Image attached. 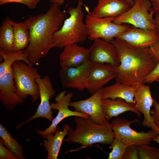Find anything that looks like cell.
I'll use <instances>...</instances> for the list:
<instances>
[{"label": "cell", "mask_w": 159, "mask_h": 159, "mask_svg": "<svg viewBox=\"0 0 159 159\" xmlns=\"http://www.w3.org/2000/svg\"><path fill=\"white\" fill-rule=\"evenodd\" d=\"M110 42L117 49L120 62L116 67L115 82L130 85L143 83L158 62L150 47H136L116 38Z\"/></svg>", "instance_id": "cell-1"}, {"label": "cell", "mask_w": 159, "mask_h": 159, "mask_svg": "<svg viewBox=\"0 0 159 159\" xmlns=\"http://www.w3.org/2000/svg\"><path fill=\"white\" fill-rule=\"evenodd\" d=\"M59 6L52 4L46 13L39 14L29 28V43L24 51L32 65L38 64L40 60L55 47L53 35L62 27L65 17Z\"/></svg>", "instance_id": "cell-2"}, {"label": "cell", "mask_w": 159, "mask_h": 159, "mask_svg": "<svg viewBox=\"0 0 159 159\" xmlns=\"http://www.w3.org/2000/svg\"><path fill=\"white\" fill-rule=\"evenodd\" d=\"M75 129L71 128L64 141L69 144L78 143L83 147L96 143L110 145L115 138L111 124L101 125L92 122L89 118L75 116Z\"/></svg>", "instance_id": "cell-3"}, {"label": "cell", "mask_w": 159, "mask_h": 159, "mask_svg": "<svg viewBox=\"0 0 159 159\" xmlns=\"http://www.w3.org/2000/svg\"><path fill=\"white\" fill-rule=\"evenodd\" d=\"M82 0H78L76 7L67 10L69 16L64 20L61 28L54 33L53 41L55 47L62 49L65 46L85 41L88 37L87 27L83 21Z\"/></svg>", "instance_id": "cell-4"}, {"label": "cell", "mask_w": 159, "mask_h": 159, "mask_svg": "<svg viewBox=\"0 0 159 159\" xmlns=\"http://www.w3.org/2000/svg\"><path fill=\"white\" fill-rule=\"evenodd\" d=\"M16 91L23 100L31 96L32 103L40 98V93L36 80L41 77L38 69L21 60L15 62L12 66Z\"/></svg>", "instance_id": "cell-5"}, {"label": "cell", "mask_w": 159, "mask_h": 159, "mask_svg": "<svg viewBox=\"0 0 159 159\" xmlns=\"http://www.w3.org/2000/svg\"><path fill=\"white\" fill-rule=\"evenodd\" d=\"M85 6L87 13L85 23L87 30V38L90 40L100 38L110 42L130 26L125 24L115 23L113 22L115 18L96 17L92 14L88 7Z\"/></svg>", "instance_id": "cell-6"}, {"label": "cell", "mask_w": 159, "mask_h": 159, "mask_svg": "<svg viewBox=\"0 0 159 159\" xmlns=\"http://www.w3.org/2000/svg\"><path fill=\"white\" fill-rule=\"evenodd\" d=\"M139 121L138 119L130 121L126 119L120 117L112 120L110 124L115 138L127 146L150 145L153 139L158 134L152 129L146 132L143 131L139 132L131 127V124L139 123Z\"/></svg>", "instance_id": "cell-7"}, {"label": "cell", "mask_w": 159, "mask_h": 159, "mask_svg": "<svg viewBox=\"0 0 159 159\" xmlns=\"http://www.w3.org/2000/svg\"><path fill=\"white\" fill-rule=\"evenodd\" d=\"M134 4L128 10L115 18L113 22L117 24H127L135 27L154 30L153 15L149 0H133Z\"/></svg>", "instance_id": "cell-8"}, {"label": "cell", "mask_w": 159, "mask_h": 159, "mask_svg": "<svg viewBox=\"0 0 159 159\" xmlns=\"http://www.w3.org/2000/svg\"><path fill=\"white\" fill-rule=\"evenodd\" d=\"M73 96L72 92L64 90L58 94L55 98L56 102L50 103L52 109L58 110L57 114L53 119L50 125L44 131L37 130V132L41 135L43 138L46 139L47 135L50 133H55L58 128L57 125L64 119L72 116H80L89 118V116L85 113L76 110H70L69 107Z\"/></svg>", "instance_id": "cell-9"}, {"label": "cell", "mask_w": 159, "mask_h": 159, "mask_svg": "<svg viewBox=\"0 0 159 159\" xmlns=\"http://www.w3.org/2000/svg\"><path fill=\"white\" fill-rule=\"evenodd\" d=\"M102 88L85 100L71 102L69 106L77 111L88 115L90 119L95 124L101 125L110 124L103 110Z\"/></svg>", "instance_id": "cell-10"}, {"label": "cell", "mask_w": 159, "mask_h": 159, "mask_svg": "<svg viewBox=\"0 0 159 159\" xmlns=\"http://www.w3.org/2000/svg\"><path fill=\"white\" fill-rule=\"evenodd\" d=\"M40 93V102L35 113L29 119L17 125L19 129L25 123L38 118H45L49 121L52 120L53 113L49 100L54 97L56 91L52 85L51 80L48 75L36 80Z\"/></svg>", "instance_id": "cell-11"}, {"label": "cell", "mask_w": 159, "mask_h": 159, "mask_svg": "<svg viewBox=\"0 0 159 159\" xmlns=\"http://www.w3.org/2000/svg\"><path fill=\"white\" fill-rule=\"evenodd\" d=\"M92 64L87 60L76 67L61 68L59 77L62 87L81 91L87 89Z\"/></svg>", "instance_id": "cell-12"}, {"label": "cell", "mask_w": 159, "mask_h": 159, "mask_svg": "<svg viewBox=\"0 0 159 159\" xmlns=\"http://www.w3.org/2000/svg\"><path fill=\"white\" fill-rule=\"evenodd\" d=\"M92 44L88 49V60L92 63H106L117 67L120 62L118 52L111 42L100 38L93 40Z\"/></svg>", "instance_id": "cell-13"}, {"label": "cell", "mask_w": 159, "mask_h": 159, "mask_svg": "<svg viewBox=\"0 0 159 159\" xmlns=\"http://www.w3.org/2000/svg\"><path fill=\"white\" fill-rule=\"evenodd\" d=\"M117 76L116 67L106 63H92L87 89L92 95Z\"/></svg>", "instance_id": "cell-14"}, {"label": "cell", "mask_w": 159, "mask_h": 159, "mask_svg": "<svg viewBox=\"0 0 159 159\" xmlns=\"http://www.w3.org/2000/svg\"><path fill=\"white\" fill-rule=\"evenodd\" d=\"M134 100L136 108L143 115L142 125L150 128L159 134V129L154 124L151 115V108L153 105V100L152 97L150 86L143 83L137 85Z\"/></svg>", "instance_id": "cell-15"}, {"label": "cell", "mask_w": 159, "mask_h": 159, "mask_svg": "<svg viewBox=\"0 0 159 159\" xmlns=\"http://www.w3.org/2000/svg\"><path fill=\"white\" fill-rule=\"evenodd\" d=\"M115 38L134 47L142 48L150 47L159 40V37L153 30L132 25Z\"/></svg>", "instance_id": "cell-16"}, {"label": "cell", "mask_w": 159, "mask_h": 159, "mask_svg": "<svg viewBox=\"0 0 159 159\" xmlns=\"http://www.w3.org/2000/svg\"><path fill=\"white\" fill-rule=\"evenodd\" d=\"M0 100L5 108L10 111L24 102L16 92L12 68L0 77Z\"/></svg>", "instance_id": "cell-17"}, {"label": "cell", "mask_w": 159, "mask_h": 159, "mask_svg": "<svg viewBox=\"0 0 159 159\" xmlns=\"http://www.w3.org/2000/svg\"><path fill=\"white\" fill-rule=\"evenodd\" d=\"M59 55V64L61 69L76 67L88 60V49L77 43L65 46Z\"/></svg>", "instance_id": "cell-18"}, {"label": "cell", "mask_w": 159, "mask_h": 159, "mask_svg": "<svg viewBox=\"0 0 159 159\" xmlns=\"http://www.w3.org/2000/svg\"><path fill=\"white\" fill-rule=\"evenodd\" d=\"M97 5L91 11L94 16L99 18H115L131 7L120 0H98Z\"/></svg>", "instance_id": "cell-19"}, {"label": "cell", "mask_w": 159, "mask_h": 159, "mask_svg": "<svg viewBox=\"0 0 159 159\" xmlns=\"http://www.w3.org/2000/svg\"><path fill=\"white\" fill-rule=\"evenodd\" d=\"M39 16V14L34 16L30 15L24 21L21 22L11 20L14 35L13 52L24 50L27 47L29 41V28Z\"/></svg>", "instance_id": "cell-20"}, {"label": "cell", "mask_w": 159, "mask_h": 159, "mask_svg": "<svg viewBox=\"0 0 159 159\" xmlns=\"http://www.w3.org/2000/svg\"><path fill=\"white\" fill-rule=\"evenodd\" d=\"M102 106L105 115L109 120L113 117L129 111L133 112L139 118L140 117L141 113L136 108L135 103L127 102L120 98L114 100L103 99Z\"/></svg>", "instance_id": "cell-21"}, {"label": "cell", "mask_w": 159, "mask_h": 159, "mask_svg": "<svg viewBox=\"0 0 159 159\" xmlns=\"http://www.w3.org/2000/svg\"><path fill=\"white\" fill-rule=\"evenodd\" d=\"M137 87V85L116 82L112 85L102 88V98L114 100L120 98L127 102L135 104L134 97Z\"/></svg>", "instance_id": "cell-22"}, {"label": "cell", "mask_w": 159, "mask_h": 159, "mask_svg": "<svg viewBox=\"0 0 159 159\" xmlns=\"http://www.w3.org/2000/svg\"><path fill=\"white\" fill-rule=\"evenodd\" d=\"M72 128L69 124L64 125L63 130L57 128L56 132L50 133L44 139L43 145L48 152L47 159H57L63 141L69 131Z\"/></svg>", "instance_id": "cell-23"}, {"label": "cell", "mask_w": 159, "mask_h": 159, "mask_svg": "<svg viewBox=\"0 0 159 159\" xmlns=\"http://www.w3.org/2000/svg\"><path fill=\"white\" fill-rule=\"evenodd\" d=\"M0 55L3 59L0 64V77L11 69L13 64L16 61L21 60L28 65H32L24 50L9 52L0 49Z\"/></svg>", "instance_id": "cell-24"}, {"label": "cell", "mask_w": 159, "mask_h": 159, "mask_svg": "<svg viewBox=\"0 0 159 159\" xmlns=\"http://www.w3.org/2000/svg\"><path fill=\"white\" fill-rule=\"evenodd\" d=\"M9 16L4 20L0 28V49L13 52L14 42L13 28Z\"/></svg>", "instance_id": "cell-25"}, {"label": "cell", "mask_w": 159, "mask_h": 159, "mask_svg": "<svg viewBox=\"0 0 159 159\" xmlns=\"http://www.w3.org/2000/svg\"><path fill=\"white\" fill-rule=\"evenodd\" d=\"M0 136L5 146L16 155L19 159H24L23 154V145L19 144L17 139L13 138L6 128L0 124Z\"/></svg>", "instance_id": "cell-26"}, {"label": "cell", "mask_w": 159, "mask_h": 159, "mask_svg": "<svg viewBox=\"0 0 159 159\" xmlns=\"http://www.w3.org/2000/svg\"><path fill=\"white\" fill-rule=\"evenodd\" d=\"M139 159H159V149L148 144L137 145Z\"/></svg>", "instance_id": "cell-27"}, {"label": "cell", "mask_w": 159, "mask_h": 159, "mask_svg": "<svg viewBox=\"0 0 159 159\" xmlns=\"http://www.w3.org/2000/svg\"><path fill=\"white\" fill-rule=\"evenodd\" d=\"M109 148L112 150L109 154L108 159H123L127 145L115 138Z\"/></svg>", "instance_id": "cell-28"}, {"label": "cell", "mask_w": 159, "mask_h": 159, "mask_svg": "<svg viewBox=\"0 0 159 159\" xmlns=\"http://www.w3.org/2000/svg\"><path fill=\"white\" fill-rule=\"evenodd\" d=\"M41 0H0L1 5L10 3H16L26 6L29 9H34Z\"/></svg>", "instance_id": "cell-29"}, {"label": "cell", "mask_w": 159, "mask_h": 159, "mask_svg": "<svg viewBox=\"0 0 159 159\" xmlns=\"http://www.w3.org/2000/svg\"><path fill=\"white\" fill-rule=\"evenodd\" d=\"M4 142L0 139V159H19L18 156L4 146Z\"/></svg>", "instance_id": "cell-30"}, {"label": "cell", "mask_w": 159, "mask_h": 159, "mask_svg": "<svg viewBox=\"0 0 159 159\" xmlns=\"http://www.w3.org/2000/svg\"><path fill=\"white\" fill-rule=\"evenodd\" d=\"M123 159H139L137 145H131L127 146Z\"/></svg>", "instance_id": "cell-31"}, {"label": "cell", "mask_w": 159, "mask_h": 159, "mask_svg": "<svg viewBox=\"0 0 159 159\" xmlns=\"http://www.w3.org/2000/svg\"><path fill=\"white\" fill-rule=\"evenodd\" d=\"M153 100L154 109L151 111V115L154 124L159 129V103L155 98Z\"/></svg>", "instance_id": "cell-32"}, {"label": "cell", "mask_w": 159, "mask_h": 159, "mask_svg": "<svg viewBox=\"0 0 159 159\" xmlns=\"http://www.w3.org/2000/svg\"><path fill=\"white\" fill-rule=\"evenodd\" d=\"M159 78V61L154 69L147 76L143 83H150L156 81Z\"/></svg>", "instance_id": "cell-33"}, {"label": "cell", "mask_w": 159, "mask_h": 159, "mask_svg": "<svg viewBox=\"0 0 159 159\" xmlns=\"http://www.w3.org/2000/svg\"><path fill=\"white\" fill-rule=\"evenodd\" d=\"M153 20V30L159 37V12L154 13Z\"/></svg>", "instance_id": "cell-34"}, {"label": "cell", "mask_w": 159, "mask_h": 159, "mask_svg": "<svg viewBox=\"0 0 159 159\" xmlns=\"http://www.w3.org/2000/svg\"><path fill=\"white\" fill-rule=\"evenodd\" d=\"M150 48L155 58L158 61H159V40Z\"/></svg>", "instance_id": "cell-35"}, {"label": "cell", "mask_w": 159, "mask_h": 159, "mask_svg": "<svg viewBox=\"0 0 159 159\" xmlns=\"http://www.w3.org/2000/svg\"><path fill=\"white\" fill-rule=\"evenodd\" d=\"M150 1L152 9L154 13L159 12V0H149Z\"/></svg>", "instance_id": "cell-36"}, {"label": "cell", "mask_w": 159, "mask_h": 159, "mask_svg": "<svg viewBox=\"0 0 159 159\" xmlns=\"http://www.w3.org/2000/svg\"><path fill=\"white\" fill-rule=\"evenodd\" d=\"M52 4H55L60 6L62 5L65 1V0H49Z\"/></svg>", "instance_id": "cell-37"}, {"label": "cell", "mask_w": 159, "mask_h": 159, "mask_svg": "<svg viewBox=\"0 0 159 159\" xmlns=\"http://www.w3.org/2000/svg\"><path fill=\"white\" fill-rule=\"evenodd\" d=\"M123 2L129 5L131 7L133 6L134 4L133 0H120Z\"/></svg>", "instance_id": "cell-38"}, {"label": "cell", "mask_w": 159, "mask_h": 159, "mask_svg": "<svg viewBox=\"0 0 159 159\" xmlns=\"http://www.w3.org/2000/svg\"><path fill=\"white\" fill-rule=\"evenodd\" d=\"M155 142H156L159 144V134L157 136L153 139V140Z\"/></svg>", "instance_id": "cell-39"}, {"label": "cell", "mask_w": 159, "mask_h": 159, "mask_svg": "<svg viewBox=\"0 0 159 159\" xmlns=\"http://www.w3.org/2000/svg\"><path fill=\"white\" fill-rule=\"evenodd\" d=\"M156 81L159 83V78L156 80Z\"/></svg>", "instance_id": "cell-40"}]
</instances>
